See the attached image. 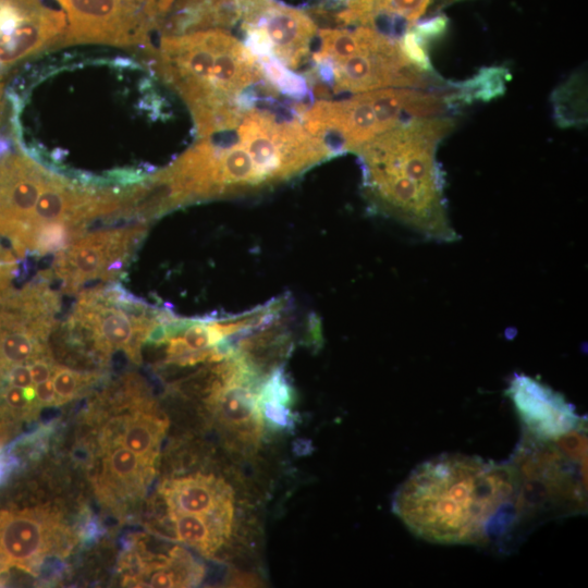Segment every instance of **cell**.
<instances>
[{
	"label": "cell",
	"instance_id": "15",
	"mask_svg": "<svg viewBox=\"0 0 588 588\" xmlns=\"http://www.w3.org/2000/svg\"><path fill=\"white\" fill-rule=\"evenodd\" d=\"M135 572L126 583L154 588L191 587L199 584L205 569L192 554L177 544L163 546L158 552L142 550L135 554Z\"/></svg>",
	"mask_w": 588,
	"mask_h": 588
},
{
	"label": "cell",
	"instance_id": "18",
	"mask_svg": "<svg viewBox=\"0 0 588 588\" xmlns=\"http://www.w3.org/2000/svg\"><path fill=\"white\" fill-rule=\"evenodd\" d=\"M507 72L502 68H489L481 70L471 79L455 85L450 95L451 103L455 101L470 102L471 100H489L499 96L505 88Z\"/></svg>",
	"mask_w": 588,
	"mask_h": 588
},
{
	"label": "cell",
	"instance_id": "14",
	"mask_svg": "<svg viewBox=\"0 0 588 588\" xmlns=\"http://www.w3.org/2000/svg\"><path fill=\"white\" fill-rule=\"evenodd\" d=\"M431 0H343L330 14L335 26L371 27L400 40L425 14ZM335 27V28H338Z\"/></svg>",
	"mask_w": 588,
	"mask_h": 588
},
{
	"label": "cell",
	"instance_id": "3",
	"mask_svg": "<svg viewBox=\"0 0 588 588\" xmlns=\"http://www.w3.org/2000/svg\"><path fill=\"white\" fill-rule=\"evenodd\" d=\"M243 466L224 453L209 469L166 478L158 489L161 534L220 563L249 558L261 532L260 499Z\"/></svg>",
	"mask_w": 588,
	"mask_h": 588
},
{
	"label": "cell",
	"instance_id": "25",
	"mask_svg": "<svg viewBox=\"0 0 588 588\" xmlns=\"http://www.w3.org/2000/svg\"><path fill=\"white\" fill-rule=\"evenodd\" d=\"M7 72L0 73V127L5 123V120L9 121V105L5 96L7 88ZM0 135H3L0 133Z\"/></svg>",
	"mask_w": 588,
	"mask_h": 588
},
{
	"label": "cell",
	"instance_id": "2",
	"mask_svg": "<svg viewBox=\"0 0 588 588\" xmlns=\"http://www.w3.org/2000/svg\"><path fill=\"white\" fill-rule=\"evenodd\" d=\"M513 492L504 467L478 456L442 454L419 464L401 483L392 511L426 541L480 543Z\"/></svg>",
	"mask_w": 588,
	"mask_h": 588
},
{
	"label": "cell",
	"instance_id": "4",
	"mask_svg": "<svg viewBox=\"0 0 588 588\" xmlns=\"http://www.w3.org/2000/svg\"><path fill=\"white\" fill-rule=\"evenodd\" d=\"M454 121L441 115L418 118L388 130L355 152L363 168L364 194L372 208L438 242H453L437 161L440 142Z\"/></svg>",
	"mask_w": 588,
	"mask_h": 588
},
{
	"label": "cell",
	"instance_id": "10",
	"mask_svg": "<svg viewBox=\"0 0 588 588\" xmlns=\"http://www.w3.org/2000/svg\"><path fill=\"white\" fill-rule=\"evenodd\" d=\"M145 233L146 228L140 224L96 232L71 241L59 252L54 262L56 273L64 281V291L74 293L91 279L105 280L108 267L118 260L126 262Z\"/></svg>",
	"mask_w": 588,
	"mask_h": 588
},
{
	"label": "cell",
	"instance_id": "6",
	"mask_svg": "<svg viewBox=\"0 0 588 588\" xmlns=\"http://www.w3.org/2000/svg\"><path fill=\"white\" fill-rule=\"evenodd\" d=\"M269 375L249 365L233 347L216 362L203 388L205 406L222 450L243 465H255L268 436L261 390Z\"/></svg>",
	"mask_w": 588,
	"mask_h": 588
},
{
	"label": "cell",
	"instance_id": "5",
	"mask_svg": "<svg viewBox=\"0 0 588 588\" xmlns=\"http://www.w3.org/2000/svg\"><path fill=\"white\" fill-rule=\"evenodd\" d=\"M449 106L446 94L388 87L339 101L318 100L298 115L304 127L336 156L355 152L375 136L413 119L441 115Z\"/></svg>",
	"mask_w": 588,
	"mask_h": 588
},
{
	"label": "cell",
	"instance_id": "26",
	"mask_svg": "<svg viewBox=\"0 0 588 588\" xmlns=\"http://www.w3.org/2000/svg\"><path fill=\"white\" fill-rule=\"evenodd\" d=\"M3 474H4V460L0 457V479Z\"/></svg>",
	"mask_w": 588,
	"mask_h": 588
},
{
	"label": "cell",
	"instance_id": "27",
	"mask_svg": "<svg viewBox=\"0 0 588 588\" xmlns=\"http://www.w3.org/2000/svg\"><path fill=\"white\" fill-rule=\"evenodd\" d=\"M453 1H457V0H446V2H453Z\"/></svg>",
	"mask_w": 588,
	"mask_h": 588
},
{
	"label": "cell",
	"instance_id": "1",
	"mask_svg": "<svg viewBox=\"0 0 588 588\" xmlns=\"http://www.w3.org/2000/svg\"><path fill=\"white\" fill-rule=\"evenodd\" d=\"M54 48L27 60L5 88L15 145L50 172L78 146H133L164 115L154 63Z\"/></svg>",
	"mask_w": 588,
	"mask_h": 588
},
{
	"label": "cell",
	"instance_id": "23",
	"mask_svg": "<svg viewBox=\"0 0 588 588\" xmlns=\"http://www.w3.org/2000/svg\"><path fill=\"white\" fill-rule=\"evenodd\" d=\"M53 367L45 357L34 359L29 365L33 383L37 384L48 380L53 371Z\"/></svg>",
	"mask_w": 588,
	"mask_h": 588
},
{
	"label": "cell",
	"instance_id": "7",
	"mask_svg": "<svg viewBox=\"0 0 588 588\" xmlns=\"http://www.w3.org/2000/svg\"><path fill=\"white\" fill-rule=\"evenodd\" d=\"M66 20L57 47L108 46L143 48L149 52L150 33L161 28L175 0H57Z\"/></svg>",
	"mask_w": 588,
	"mask_h": 588
},
{
	"label": "cell",
	"instance_id": "11",
	"mask_svg": "<svg viewBox=\"0 0 588 588\" xmlns=\"http://www.w3.org/2000/svg\"><path fill=\"white\" fill-rule=\"evenodd\" d=\"M505 394L524 427L540 441H556L581 422L574 406L559 392L523 373H515Z\"/></svg>",
	"mask_w": 588,
	"mask_h": 588
},
{
	"label": "cell",
	"instance_id": "16",
	"mask_svg": "<svg viewBox=\"0 0 588 588\" xmlns=\"http://www.w3.org/2000/svg\"><path fill=\"white\" fill-rule=\"evenodd\" d=\"M168 426L167 416L154 401L139 400L137 408L109 424L107 431H117L118 434L109 440L118 441L155 465Z\"/></svg>",
	"mask_w": 588,
	"mask_h": 588
},
{
	"label": "cell",
	"instance_id": "24",
	"mask_svg": "<svg viewBox=\"0 0 588 588\" xmlns=\"http://www.w3.org/2000/svg\"><path fill=\"white\" fill-rule=\"evenodd\" d=\"M36 397L44 405L54 404L57 400L52 380L48 379L35 385Z\"/></svg>",
	"mask_w": 588,
	"mask_h": 588
},
{
	"label": "cell",
	"instance_id": "12",
	"mask_svg": "<svg viewBox=\"0 0 588 588\" xmlns=\"http://www.w3.org/2000/svg\"><path fill=\"white\" fill-rule=\"evenodd\" d=\"M242 20V28H261L272 44L273 57L292 69L307 58L317 33L309 15L274 0H243Z\"/></svg>",
	"mask_w": 588,
	"mask_h": 588
},
{
	"label": "cell",
	"instance_id": "20",
	"mask_svg": "<svg viewBox=\"0 0 588 588\" xmlns=\"http://www.w3.org/2000/svg\"><path fill=\"white\" fill-rule=\"evenodd\" d=\"M52 383L56 390L57 400L61 402L72 400L88 381L83 373L71 370L66 367L54 366Z\"/></svg>",
	"mask_w": 588,
	"mask_h": 588
},
{
	"label": "cell",
	"instance_id": "13",
	"mask_svg": "<svg viewBox=\"0 0 588 588\" xmlns=\"http://www.w3.org/2000/svg\"><path fill=\"white\" fill-rule=\"evenodd\" d=\"M56 517L41 509L0 511V566L30 571L61 535Z\"/></svg>",
	"mask_w": 588,
	"mask_h": 588
},
{
	"label": "cell",
	"instance_id": "21",
	"mask_svg": "<svg viewBox=\"0 0 588 588\" xmlns=\"http://www.w3.org/2000/svg\"><path fill=\"white\" fill-rule=\"evenodd\" d=\"M3 400L13 411L23 412L30 407V402L26 399L23 388L9 385L4 389Z\"/></svg>",
	"mask_w": 588,
	"mask_h": 588
},
{
	"label": "cell",
	"instance_id": "22",
	"mask_svg": "<svg viewBox=\"0 0 588 588\" xmlns=\"http://www.w3.org/2000/svg\"><path fill=\"white\" fill-rule=\"evenodd\" d=\"M7 378L12 385L27 388L33 385L29 366L25 364L13 365L7 372Z\"/></svg>",
	"mask_w": 588,
	"mask_h": 588
},
{
	"label": "cell",
	"instance_id": "19",
	"mask_svg": "<svg viewBox=\"0 0 588 588\" xmlns=\"http://www.w3.org/2000/svg\"><path fill=\"white\" fill-rule=\"evenodd\" d=\"M262 76L277 91L296 100H302L308 94L305 78L287 69L274 57L258 60Z\"/></svg>",
	"mask_w": 588,
	"mask_h": 588
},
{
	"label": "cell",
	"instance_id": "9",
	"mask_svg": "<svg viewBox=\"0 0 588 588\" xmlns=\"http://www.w3.org/2000/svg\"><path fill=\"white\" fill-rule=\"evenodd\" d=\"M65 26L63 11L40 0H0V73L57 47Z\"/></svg>",
	"mask_w": 588,
	"mask_h": 588
},
{
	"label": "cell",
	"instance_id": "8",
	"mask_svg": "<svg viewBox=\"0 0 588 588\" xmlns=\"http://www.w3.org/2000/svg\"><path fill=\"white\" fill-rule=\"evenodd\" d=\"M358 47L339 61H315L331 72L334 93H364L388 87L426 89L438 83L434 73L422 71L403 53L400 40L371 27L358 26Z\"/></svg>",
	"mask_w": 588,
	"mask_h": 588
},
{
	"label": "cell",
	"instance_id": "17",
	"mask_svg": "<svg viewBox=\"0 0 588 588\" xmlns=\"http://www.w3.org/2000/svg\"><path fill=\"white\" fill-rule=\"evenodd\" d=\"M111 451L103 462L102 479L109 488L132 485L144 488L152 478L155 465L136 455L122 444H110Z\"/></svg>",
	"mask_w": 588,
	"mask_h": 588
}]
</instances>
